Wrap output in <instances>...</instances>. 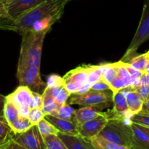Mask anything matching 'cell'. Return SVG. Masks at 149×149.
I'll use <instances>...</instances> for the list:
<instances>
[{
    "label": "cell",
    "instance_id": "3",
    "mask_svg": "<svg viewBox=\"0 0 149 149\" xmlns=\"http://www.w3.org/2000/svg\"><path fill=\"white\" fill-rule=\"evenodd\" d=\"M98 135L114 143L129 147L132 143V130L131 125L125 123L122 119H109L107 125Z\"/></svg>",
    "mask_w": 149,
    "mask_h": 149
},
{
    "label": "cell",
    "instance_id": "31",
    "mask_svg": "<svg viewBox=\"0 0 149 149\" xmlns=\"http://www.w3.org/2000/svg\"><path fill=\"white\" fill-rule=\"evenodd\" d=\"M47 87L49 88H54V87H61L64 86V81L63 77L57 74H51L49 77H47Z\"/></svg>",
    "mask_w": 149,
    "mask_h": 149
},
{
    "label": "cell",
    "instance_id": "42",
    "mask_svg": "<svg viewBox=\"0 0 149 149\" xmlns=\"http://www.w3.org/2000/svg\"><path fill=\"white\" fill-rule=\"evenodd\" d=\"M137 125H138V124H137ZM138 126L140 129L142 130L146 134H147V135L149 137V127H147L143 126V125H138Z\"/></svg>",
    "mask_w": 149,
    "mask_h": 149
},
{
    "label": "cell",
    "instance_id": "32",
    "mask_svg": "<svg viewBox=\"0 0 149 149\" xmlns=\"http://www.w3.org/2000/svg\"><path fill=\"white\" fill-rule=\"evenodd\" d=\"M131 120L132 122L138 125H143V126L149 127V115L145 113H139L133 115L131 117Z\"/></svg>",
    "mask_w": 149,
    "mask_h": 149
},
{
    "label": "cell",
    "instance_id": "10",
    "mask_svg": "<svg viewBox=\"0 0 149 149\" xmlns=\"http://www.w3.org/2000/svg\"><path fill=\"white\" fill-rule=\"evenodd\" d=\"M109 103H102L95 106H84L78 110H76L74 114V121L77 122V125H79L87 121L95 119L100 115L104 114L105 112H103L101 110L103 108L108 107Z\"/></svg>",
    "mask_w": 149,
    "mask_h": 149
},
{
    "label": "cell",
    "instance_id": "2",
    "mask_svg": "<svg viewBox=\"0 0 149 149\" xmlns=\"http://www.w3.org/2000/svg\"><path fill=\"white\" fill-rule=\"evenodd\" d=\"M70 0H45L25 13L14 20L0 17V29L17 32L23 35L29 31L32 26L41 19L64 11L65 4Z\"/></svg>",
    "mask_w": 149,
    "mask_h": 149
},
{
    "label": "cell",
    "instance_id": "8",
    "mask_svg": "<svg viewBox=\"0 0 149 149\" xmlns=\"http://www.w3.org/2000/svg\"><path fill=\"white\" fill-rule=\"evenodd\" d=\"M45 0H12L4 5L5 18L14 20Z\"/></svg>",
    "mask_w": 149,
    "mask_h": 149
},
{
    "label": "cell",
    "instance_id": "30",
    "mask_svg": "<svg viewBox=\"0 0 149 149\" xmlns=\"http://www.w3.org/2000/svg\"><path fill=\"white\" fill-rule=\"evenodd\" d=\"M45 112L43 111V109L40 108L30 109V111L28 115V118L33 124V125H37L45 118Z\"/></svg>",
    "mask_w": 149,
    "mask_h": 149
},
{
    "label": "cell",
    "instance_id": "26",
    "mask_svg": "<svg viewBox=\"0 0 149 149\" xmlns=\"http://www.w3.org/2000/svg\"><path fill=\"white\" fill-rule=\"evenodd\" d=\"M46 149H68L58 135H49L44 137Z\"/></svg>",
    "mask_w": 149,
    "mask_h": 149
},
{
    "label": "cell",
    "instance_id": "24",
    "mask_svg": "<svg viewBox=\"0 0 149 149\" xmlns=\"http://www.w3.org/2000/svg\"><path fill=\"white\" fill-rule=\"evenodd\" d=\"M148 57L149 53L147 52L144 54H141V55L131 58V59L129 61H127V63H129L135 69L144 73L145 72L147 63H148Z\"/></svg>",
    "mask_w": 149,
    "mask_h": 149
},
{
    "label": "cell",
    "instance_id": "5",
    "mask_svg": "<svg viewBox=\"0 0 149 149\" xmlns=\"http://www.w3.org/2000/svg\"><path fill=\"white\" fill-rule=\"evenodd\" d=\"M113 101V93L110 92H98L90 90L84 94H74L69 99V104L79 105L81 106H89L100 105L102 103Z\"/></svg>",
    "mask_w": 149,
    "mask_h": 149
},
{
    "label": "cell",
    "instance_id": "35",
    "mask_svg": "<svg viewBox=\"0 0 149 149\" xmlns=\"http://www.w3.org/2000/svg\"><path fill=\"white\" fill-rule=\"evenodd\" d=\"M0 149H26L20 146L12 138H9L6 142L0 145Z\"/></svg>",
    "mask_w": 149,
    "mask_h": 149
},
{
    "label": "cell",
    "instance_id": "38",
    "mask_svg": "<svg viewBox=\"0 0 149 149\" xmlns=\"http://www.w3.org/2000/svg\"><path fill=\"white\" fill-rule=\"evenodd\" d=\"M7 97L0 94V116H4V108Z\"/></svg>",
    "mask_w": 149,
    "mask_h": 149
},
{
    "label": "cell",
    "instance_id": "29",
    "mask_svg": "<svg viewBox=\"0 0 149 149\" xmlns=\"http://www.w3.org/2000/svg\"><path fill=\"white\" fill-rule=\"evenodd\" d=\"M102 74H103V67L101 65H90V71H89L87 81L91 84L100 81L102 79Z\"/></svg>",
    "mask_w": 149,
    "mask_h": 149
},
{
    "label": "cell",
    "instance_id": "20",
    "mask_svg": "<svg viewBox=\"0 0 149 149\" xmlns=\"http://www.w3.org/2000/svg\"><path fill=\"white\" fill-rule=\"evenodd\" d=\"M20 116L18 108L11 100L7 99L4 108V117L9 125L15 122Z\"/></svg>",
    "mask_w": 149,
    "mask_h": 149
},
{
    "label": "cell",
    "instance_id": "19",
    "mask_svg": "<svg viewBox=\"0 0 149 149\" xmlns=\"http://www.w3.org/2000/svg\"><path fill=\"white\" fill-rule=\"evenodd\" d=\"M42 97H43V106H42L43 111L45 112V115L51 114L54 111L56 110L57 108L58 107V105L55 101L49 87H47L42 94Z\"/></svg>",
    "mask_w": 149,
    "mask_h": 149
},
{
    "label": "cell",
    "instance_id": "9",
    "mask_svg": "<svg viewBox=\"0 0 149 149\" xmlns=\"http://www.w3.org/2000/svg\"><path fill=\"white\" fill-rule=\"evenodd\" d=\"M109 120L105 112L104 114L100 115L95 119L78 125L79 134L87 140L97 136L107 125Z\"/></svg>",
    "mask_w": 149,
    "mask_h": 149
},
{
    "label": "cell",
    "instance_id": "47",
    "mask_svg": "<svg viewBox=\"0 0 149 149\" xmlns=\"http://www.w3.org/2000/svg\"><path fill=\"white\" fill-rule=\"evenodd\" d=\"M0 1H1V0H0Z\"/></svg>",
    "mask_w": 149,
    "mask_h": 149
},
{
    "label": "cell",
    "instance_id": "25",
    "mask_svg": "<svg viewBox=\"0 0 149 149\" xmlns=\"http://www.w3.org/2000/svg\"><path fill=\"white\" fill-rule=\"evenodd\" d=\"M52 94L55 98V101L58 103V106L61 105L66 103L68 97H70L71 94L67 91L65 87L64 86L58 87H54V88H50Z\"/></svg>",
    "mask_w": 149,
    "mask_h": 149
},
{
    "label": "cell",
    "instance_id": "16",
    "mask_svg": "<svg viewBox=\"0 0 149 149\" xmlns=\"http://www.w3.org/2000/svg\"><path fill=\"white\" fill-rule=\"evenodd\" d=\"M129 111L132 115L139 113L142 111L144 101L140 95L131 87L124 89Z\"/></svg>",
    "mask_w": 149,
    "mask_h": 149
},
{
    "label": "cell",
    "instance_id": "33",
    "mask_svg": "<svg viewBox=\"0 0 149 149\" xmlns=\"http://www.w3.org/2000/svg\"><path fill=\"white\" fill-rule=\"evenodd\" d=\"M42 106H43V97H42V95L40 94V93L33 92V96H32L31 102L29 109H38V108L42 109Z\"/></svg>",
    "mask_w": 149,
    "mask_h": 149
},
{
    "label": "cell",
    "instance_id": "28",
    "mask_svg": "<svg viewBox=\"0 0 149 149\" xmlns=\"http://www.w3.org/2000/svg\"><path fill=\"white\" fill-rule=\"evenodd\" d=\"M37 127L43 138L49 135H58L59 132V131L54 127V125L45 118L38 124Z\"/></svg>",
    "mask_w": 149,
    "mask_h": 149
},
{
    "label": "cell",
    "instance_id": "40",
    "mask_svg": "<svg viewBox=\"0 0 149 149\" xmlns=\"http://www.w3.org/2000/svg\"><path fill=\"white\" fill-rule=\"evenodd\" d=\"M140 113H145V114H148L149 115V99L147 101H146L143 103V106L142 111H141Z\"/></svg>",
    "mask_w": 149,
    "mask_h": 149
},
{
    "label": "cell",
    "instance_id": "11",
    "mask_svg": "<svg viewBox=\"0 0 149 149\" xmlns=\"http://www.w3.org/2000/svg\"><path fill=\"white\" fill-rule=\"evenodd\" d=\"M118 71V76L116 79L109 85L110 90L113 95H115L120 90L132 87V80L131 76L127 70L124 65L122 61L117 63H114Z\"/></svg>",
    "mask_w": 149,
    "mask_h": 149
},
{
    "label": "cell",
    "instance_id": "37",
    "mask_svg": "<svg viewBox=\"0 0 149 149\" xmlns=\"http://www.w3.org/2000/svg\"><path fill=\"white\" fill-rule=\"evenodd\" d=\"M91 87H92V84L91 83L88 82V81H86L84 82L81 87H79V89L78 90L77 93L76 94L77 95H81V94H84V93H87V92L90 91L91 90Z\"/></svg>",
    "mask_w": 149,
    "mask_h": 149
},
{
    "label": "cell",
    "instance_id": "46",
    "mask_svg": "<svg viewBox=\"0 0 149 149\" xmlns=\"http://www.w3.org/2000/svg\"><path fill=\"white\" fill-rule=\"evenodd\" d=\"M93 149H95V148H93Z\"/></svg>",
    "mask_w": 149,
    "mask_h": 149
},
{
    "label": "cell",
    "instance_id": "1",
    "mask_svg": "<svg viewBox=\"0 0 149 149\" xmlns=\"http://www.w3.org/2000/svg\"><path fill=\"white\" fill-rule=\"evenodd\" d=\"M49 30L29 31L22 35L17 64L19 85L27 86L33 92L42 95L47 88V83L42 81L40 76L41 58L44 40Z\"/></svg>",
    "mask_w": 149,
    "mask_h": 149
},
{
    "label": "cell",
    "instance_id": "39",
    "mask_svg": "<svg viewBox=\"0 0 149 149\" xmlns=\"http://www.w3.org/2000/svg\"><path fill=\"white\" fill-rule=\"evenodd\" d=\"M140 82H141V84L149 85V74L144 72L140 79Z\"/></svg>",
    "mask_w": 149,
    "mask_h": 149
},
{
    "label": "cell",
    "instance_id": "36",
    "mask_svg": "<svg viewBox=\"0 0 149 149\" xmlns=\"http://www.w3.org/2000/svg\"><path fill=\"white\" fill-rule=\"evenodd\" d=\"M91 90L98 92H105L108 91V90H111L109 84L105 82L103 79L92 84Z\"/></svg>",
    "mask_w": 149,
    "mask_h": 149
},
{
    "label": "cell",
    "instance_id": "23",
    "mask_svg": "<svg viewBox=\"0 0 149 149\" xmlns=\"http://www.w3.org/2000/svg\"><path fill=\"white\" fill-rule=\"evenodd\" d=\"M102 67H103L102 79L105 82L107 83L109 85H110L117 77V68H116L114 63H113L102 64Z\"/></svg>",
    "mask_w": 149,
    "mask_h": 149
},
{
    "label": "cell",
    "instance_id": "41",
    "mask_svg": "<svg viewBox=\"0 0 149 149\" xmlns=\"http://www.w3.org/2000/svg\"><path fill=\"white\" fill-rule=\"evenodd\" d=\"M6 17V12L4 9V5L0 4V17Z\"/></svg>",
    "mask_w": 149,
    "mask_h": 149
},
{
    "label": "cell",
    "instance_id": "15",
    "mask_svg": "<svg viewBox=\"0 0 149 149\" xmlns=\"http://www.w3.org/2000/svg\"><path fill=\"white\" fill-rule=\"evenodd\" d=\"M90 68V65H84L69 71L63 77L64 85L66 84H69V83L84 84L87 81Z\"/></svg>",
    "mask_w": 149,
    "mask_h": 149
},
{
    "label": "cell",
    "instance_id": "17",
    "mask_svg": "<svg viewBox=\"0 0 149 149\" xmlns=\"http://www.w3.org/2000/svg\"><path fill=\"white\" fill-rule=\"evenodd\" d=\"M132 130V143L131 149H149V137L134 122L131 124Z\"/></svg>",
    "mask_w": 149,
    "mask_h": 149
},
{
    "label": "cell",
    "instance_id": "18",
    "mask_svg": "<svg viewBox=\"0 0 149 149\" xmlns=\"http://www.w3.org/2000/svg\"><path fill=\"white\" fill-rule=\"evenodd\" d=\"M95 149H130L129 147L107 141L100 135L89 140Z\"/></svg>",
    "mask_w": 149,
    "mask_h": 149
},
{
    "label": "cell",
    "instance_id": "21",
    "mask_svg": "<svg viewBox=\"0 0 149 149\" xmlns=\"http://www.w3.org/2000/svg\"><path fill=\"white\" fill-rule=\"evenodd\" d=\"M33 126V124L31 122L27 116H20L17 119H16L13 123L10 125L13 134H20L26 132Z\"/></svg>",
    "mask_w": 149,
    "mask_h": 149
},
{
    "label": "cell",
    "instance_id": "22",
    "mask_svg": "<svg viewBox=\"0 0 149 149\" xmlns=\"http://www.w3.org/2000/svg\"><path fill=\"white\" fill-rule=\"evenodd\" d=\"M75 111V109L70 106V105L66 103L58 106L56 110L54 111L49 115L61 118V119H67V120H74Z\"/></svg>",
    "mask_w": 149,
    "mask_h": 149
},
{
    "label": "cell",
    "instance_id": "27",
    "mask_svg": "<svg viewBox=\"0 0 149 149\" xmlns=\"http://www.w3.org/2000/svg\"><path fill=\"white\" fill-rule=\"evenodd\" d=\"M13 132L4 116H0V145L10 138Z\"/></svg>",
    "mask_w": 149,
    "mask_h": 149
},
{
    "label": "cell",
    "instance_id": "14",
    "mask_svg": "<svg viewBox=\"0 0 149 149\" xmlns=\"http://www.w3.org/2000/svg\"><path fill=\"white\" fill-rule=\"evenodd\" d=\"M58 136L65 143L68 149H93V146L89 140L80 135H72L58 132Z\"/></svg>",
    "mask_w": 149,
    "mask_h": 149
},
{
    "label": "cell",
    "instance_id": "43",
    "mask_svg": "<svg viewBox=\"0 0 149 149\" xmlns=\"http://www.w3.org/2000/svg\"><path fill=\"white\" fill-rule=\"evenodd\" d=\"M12 0H1L0 1V4H1V5H6L7 4H8L9 2H10Z\"/></svg>",
    "mask_w": 149,
    "mask_h": 149
},
{
    "label": "cell",
    "instance_id": "12",
    "mask_svg": "<svg viewBox=\"0 0 149 149\" xmlns=\"http://www.w3.org/2000/svg\"><path fill=\"white\" fill-rule=\"evenodd\" d=\"M45 119L54 125L55 128L62 133L72 135H79L78 131V125L74 120H67L56 117L52 115H45Z\"/></svg>",
    "mask_w": 149,
    "mask_h": 149
},
{
    "label": "cell",
    "instance_id": "13",
    "mask_svg": "<svg viewBox=\"0 0 149 149\" xmlns=\"http://www.w3.org/2000/svg\"><path fill=\"white\" fill-rule=\"evenodd\" d=\"M113 110L117 116L116 119H124L125 117L131 118L133 116L129 111L124 90L113 95Z\"/></svg>",
    "mask_w": 149,
    "mask_h": 149
},
{
    "label": "cell",
    "instance_id": "45",
    "mask_svg": "<svg viewBox=\"0 0 149 149\" xmlns=\"http://www.w3.org/2000/svg\"><path fill=\"white\" fill-rule=\"evenodd\" d=\"M148 53H149V50H148Z\"/></svg>",
    "mask_w": 149,
    "mask_h": 149
},
{
    "label": "cell",
    "instance_id": "4",
    "mask_svg": "<svg viewBox=\"0 0 149 149\" xmlns=\"http://www.w3.org/2000/svg\"><path fill=\"white\" fill-rule=\"evenodd\" d=\"M148 39H149V0H145L139 26L121 61L123 62L129 61L131 59V56L136 52L138 47Z\"/></svg>",
    "mask_w": 149,
    "mask_h": 149
},
{
    "label": "cell",
    "instance_id": "7",
    "mask_svg": "<svg viewBox=\"0 0 149 149\" xmlns=\"http://www.w3.org/2000/svg\"><path fill=\"white\" fill-rule=\"evenodd\" d=\"M33 91L27 86L19 85V87L9 95L6 96L7 99L13 101L19 109L20 116H27L30 111Z\"/></svg>",
    "mask_w": 149,
    "mask_h": 149
},
{
    "label": "cell",
    "instance_id": "34",
    "mask_svg": "<svg viewBox=\"0 0 149 149\" xmlns=\"http://www.w3.org/2000/svg\"><path fill=\"white\" fill-rule=\"evenodd\" d=\"M133 90H135L140 95L144 103L149 99V85L141 84V85L138 86L135 89H133Z\"/></svg>",
    "mask_w": 149,
    "mask_h": 149
},
{
    "label": "cell",
    "instance_id": "44",
    "mask_svg": "<svg viewBox=\"0 0 149 149\" xmlns=\"http://www.w3.org/2000/svg\"><path fill=\"white\" fill-rule=\"evenodd\" d=\"M145 73H147V74H149V57H148V63H147L146 67Z\"/></svg>",
    "mask_w": 149,
    "mask_h": 149
},
{
    "label": "cell",
    "instance_id": "6",
    "mask_svg": "<svg viewBox=\"0 0 149 149\" xmlns=\"http://www.w3.org/2000/svg\"><path fill=\"white\" fill-rule=\"evenodd\" d=\"M12 138L26 149H46L45 140L37 125H33L23 133L13 134Z\"/></svg>",
    "mask_w": 149,
    "mask_h": 149
}]
</instances>
